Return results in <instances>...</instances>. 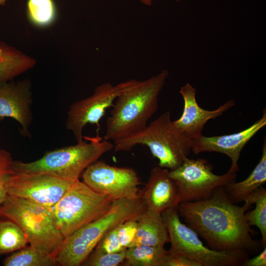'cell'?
I'll list each match as a JSON object with an SVG mask.
<instances>
[{
  "mask_svg": "<svg viewBox=\"0 0 266 266\" xmlns=\"http://www.w3.org/2000/svg\"><path fill=\"white\" fill-rule=\"evenodd\" d=\"M223 187L207 199L179 203L178 214L210 249L255 254L261 244L252 238L254 231L246 219L250 208L233 202Z\"/></svg>",
  "mask_w": 266,
  "mask_h": 266,
  "instance_id": "6da1fadb",
  "label": "cell"
},
{
  "mask_svg": "<svg viewBox=\"0 0 266 266\" xmlns=\"http://www.w3.org/2000/svg\"><path fill=\"white\" fill-rule=\"evenodd\" d=\"M169 74L166 70L134 84L115 100L106 120L103 138L113 142L143 129L157 111L159 97Z\"/></svg>",
  "mask_w": 266,
  "mask_h": 266,
  "instance_id": "7a4b0ae2",
  "label": "cell"
},
{
  "mask_svg": "<svg viewBox=\"0 0 266 266\" xmlns=\"http://www.w3.org/2000/svg\"><path fill=\"white\" fill-rule=\"evenodd\" d=\"M146 209L139 197L114 200L104 214L64 239L55 256L57 262L63 266L82 265L108 232L127 220H137Z\"/></svg>",
  "mask_w": 266,
  "mask_h": 266,
  "instance_id": "3957f363",
  "label": "cell"
},
{
  "mask_svg": "<svg viewBox=\"0 0 266 266\" xmlns=\"http://www.w3.org/2000/svg\"><path fill=\"white\" fill-rule=\"evenodd\" d=\"M84 138L86 141L48 151L33 162L13 161V171L47 174L72 182L78 180L89 166L114 147L113 143L101 138L99 133Z\"/></svg>",
  "mask_w": 266,
  "mask_h": 266,
  "instance_id": "277c9868",
  "label": "cell"
},
{
  "mask_svg": "<svg viewBox=\"0 0 266 266\" xmlns=\"http://www.w3.org/2000/svg\"><path fill=\"white\" fill-rule=\"evenodd\" d=\"M193 143L175 125L167 111L140 131L113 142V149L115 152L129 151L138 145L146 146L158 160L159 166L171 170L188 157Z\"/></svg>",
  "mask_w": 266,
  "mask_h": 266,
  "instance_id": "5b68a950",
  "label": "cell"
},
{
  "mask_svg": "<svg viewBox=\"0 0 266 266\" xmlns=\"http://www.w3.org/2000/svg\"><path fill=\"white\" fill-rule=\"evenodd\" d=\"M0 218L15 223L30 245L55 256L65 239L50 209L25 199L7 195L0 205Z\"/></svg>",
  "mask_w": 266,
  "mask_h": 266,
  "instance_id": "8992f818",
  "label": "cell"
},
{
  "mask_svg": "<svg viewBox=\"0 0 266 266\" xmlns=\"http://www.w3.org/2000/svg\"><path fill=\"white\" fill-rule=\"evenodd\" d=\"M113 200L107 195L94 191L79 179L50 210L65 238L104 214Z\"/></svg>",
  "mask_w": 266,
  "mask_h": 266,
  "instance_id": "52a82bcc",
  "label": "cell"
},
{
  "mask_svg": "<svg viewBox=\"0 0 266 266\" xmlns=\"http://www.w3.org/2000/svg\"><path fill=\"white\" fill-rule=\"evenodd\" d=\"M162 215L169 236L170 251L183 255L200 266H243L249 259V253L216 251L206 247L197 233L181 222L177 208Z\"/></svg>",
  "mask_w": 266,
  "mask_h": 266,
  "instance_id": "ba28073f",
  "label": "cell"
},
{
  "mask_svg": "<svg viewBox=\"0 0 266 266\" xmlns=\"http://www.w3.org/2000/svg\"><path fill=\"white\" fill-rule=\"evenodd\" d=\"M213 168L206 159L187 157L178 167L169 170L177 188L179 203L207 199L217 188L235 181L236 172L228 171L216 175Z\"/></svg>",
  "mask_w": 266,
  "mask_h": 266,
  "instance_id": "9c48e42d",
  "label": "cell"
},
{
  "mask_svg": "<svg viewBox=\"0 0 266 266\" xmlns=\"http://www.w3.org/2000/svg\"><path fill=\"white\" fill-rule=\"evenodd\" d=\"M136 80L131 79L112 85L105 82L98 86L90 96L72 103L67 113L66 128L77 142L83 140L84 127L88 124L99 127L106 111L112 107L117 98L132 86Z\"/></svg>",
  "mask_w": 266,
  "mask_h": 266,
  "instance_id": "30bf717a",
  "label": "cell"
},
{
  "mask_svg": "<svg viewBox=\"0 0 266 266\" xmlns=\"http://www.w3.org/2000/svg\"><path fill=\"white\" fill-rule=\"evenodd\" d=\"M82 178L93 190L113 200L139 197L138 186L141 182L133 168L111 166L97 160L85 169Z\"/></svg>",
  "mask_w": 266,
  "mask_h": 266,
  "instance_id": "8fae6325",
  "label": "cell"
},
{
  "mask_svg": "<svg viewBox=\"0 0 266 266\" xmlns=\"http://www.w3.org/2000/svg\"><path fill=\"white\" fill-rule=\"evenodd\" d=\"M73 182L47 174L12 171L8 176L6 188L9 195L50 209Z\"/></svg>",
  "mask_w": 266,
  "mask_h": 266,
  "instance_id": "7c38bea8",
  "label": "cell"
},
{
  "mask_svg": "<svg viewBox=\"0 0 266 266\" xmlns=\"http://www.w3.org/2000/svg\"><path fill=\"white\" fill-rule=\"evenodd\" d=\"M32 87L29 78L0 82V121L5 118L14 119L21 127V134L29 138L33 121Z\"/></svg>",
  "mask_w": 266,
  "mask_h": 266,
  "instance_id": "4fadbf2b",
  "label": "cell"
},
{
  "mask_svg": "<svg viewBox=\"0 0 266 266\" xmlns=\"http://www.w3.org/2000/svg\"><path fill=\"white\" fill-rule=\"evenodd\" d=\"M266 125V110L258 120L248 128L238 133L219 136L201 135L193 140L192 151L195 154L205 152H215L228 156L231 160L228 171L236 172L239 170L238 161L241 152L249 140Z\"/></svg>",
  "mask_w": 266,
  "mask_h": 266,
  "instance_id": "5bb4252c",
  "label": "cell"
},
{
  "mask_svg": "<svg viewBox=\"0 0 266 266\" xmlns=\"http://www.w3.org/2000/svg\"><path fill=\"white\" fill-rule=\"evenodd\" d=\"M179 92L183 99V110L181 116L173 121L182 132L192 140L202 135V131L208 120L221 116L235 104L234 100H231L215 110H206L198 104L196 98V89L190 84L182 86Z\"/></svg>",
  "mask_w": 266,
  "mask_h": 266,
  "instance_id": "9a60e30c",
  "label": "cell"
},
{
  "mask_svg": "<svg viewBox=\"0 0 266 266\" xmlns=\"http://www.w3.org/2000/svg\"><path fill=\"white\" fill-rule=\"evenodd\" d=\"M169 170L159 165L151 169L146 183L139 191L147 209L162 214L179 204L177 188Z\"/></svg>",
  "mask_w": 266,
  "mask_h": 266,
  "instance_id": "2e32d148",
  "label": "cell"
},
{
  "mask_svg": "<svg viewBox=\"0 0 266 266\" xmlns=\"http://www.w3.org/2000/svg\"><path fill=\"white\" fill-rule=\"evenodd\" d=\"M137 221V232L131 247L141 244L164 247L169 242L168 231L162 214L146 209Z\"/></svg>",
  "mask_w": 266,
  "mask_h": 266,
  "instance_id": "e0dca14e",
  "label": "cell"
},
{
  "mask_svg": "<svg viewBox=\"0 0 266 266\" xmlns=\"http://www.w3.org/2000/svg\"><path fill=\"white\" fill-rule=\"evenodd\" d=\"M36 63L33 57L0 40V82L13 80Z\"/></svg>",
  "mask_w": 266,
  "mask_h": 266,
  "instance_id": "ac0fdd59",
  "label": "cell"
},
{
  "mask_svg": "<svg viewBox=\"0 0 266 266\" xmlns=\"http://www.w3.org/2000/svg\"><path fill=\"white\" fill-rule=\"evenodd\" d=\"M266 182V140L265 137L261 158L250 175L244 180L230 183L223 189L233 203L244 201L252 192L262 186Z\"/></svg>",
  "mask_w": 266,
  "mask_h": 266,
  "instance_id": "d6986e66",
  "label": "cell"
},
{
  "mask_svg": "<svg viewBox=\"0 0 266 266\" xmlns=\"http://www.w3.org/2000/svg\"><path fill=\"white\" fill-rule=\"evenodd\" d=\"M168 250L164 247L137 245L125 251L126 266H165Z\"/></svg>",
  "mask_w": 266,
  "mask_h": 266,
  "instance_id": "ffe728a7",
  "label": "cell"
},
{
  "mask_svg": "<svg viewBox=\"0 0 266 266\" xmlns=\"http://www.w3.org/2000/svg\"><path fill=\"white\" fill-rule=\"evenodd\" d=\"M5 266H60L55 256L33 246H26L12 253L3 262Z\"/></svg>",
  "mask_w": 266,
  "mask_h": 266,
  "instance_id": "44dd1931",
  "label": "cell"
},
{
  "mask_svg": "<svg viewBox=\"0 0 266 266\" xmlns=\"http://www.w3.org/2000/svg\"><path fill=\"white\" fill-rule=\"evenodd\" d=\"M243 204L251 208V205L255 204V208L245 213L248 224L256 226L262 235V245L263 248L266 244V190L262 186L249 195L244 200Z\"/></svg>",
  "mask_w": 266,
  "mask_h": 266,
  "instance_id": "7402d4cb",
  "label": "cell"
},
{
  "mask_svg": "<svg viewBox=\"0 0 266 266\" xmlns=\"http://www.w3.org/2000/svg\"><path fill=\"white\" fill-rule=\"evenodd\" d=\"M3 219L0 220V255L13 253L29 243L24 232L15 223Z\"/></svg>",
  "mask_w": 266,
  "mask_h": 266,
  "instance_id": "603a6c76",
  "label": "cell"
},
{
  "mask_svg": "<svg viewBox=\"0 0 266 266\" xmlns=\"http://www.w3.org/2000/svg\"><path fill=\"white\" fill-rule=\"evenodd\" d=\"M27 11L31 22L40 27L51 24L56 14V7L53 0H28Z\"/></svg>",
  "mask_w": 266,
  "mask_h": 266,
  "instance_id": "cb8c5ba5",
  "label": "cell"
},
{
  "mask_svg": "<svg viewBox=\"0 0 266 266\" xmlns=\"http://www.w3.org/2000/svg\"><path fill=\"white\" fill-rule=\"evenodd\" d=\"M125 251L118 253H106L94 249L82 265L86 266H117L124 262Z\"/></svg>",
  "mask_w": 266,
  "mask_h": 266,
  "instance_id": "d4e9b609",
  "label": "cell"
},
{
  "mask_svg": "<svg viewBox=\"0 0 266 266\" xmlns=\"http://www.w3.org/2000/svg\"><path fill=\"white\" fill-rule=\"evenodd\" d=\"M13 160L10 152L0 148V205L8 195L6 188L8 175L12 172Z\"/></svg>",
  "mask_w": 266,
  "mask_h": 266,
  "instance_id": "484cf974",
  "label": "cell"
},
{
  "mask_svg": "<svg viewBox=\"0 0 266 266\" xmlns=\"http://www.w3.org/2000/svg\"><path fill=\"white\" fill-rule=\"evenodd\" d=\"M137 229V220H128L118 226L117 237L120 244L124 248L126 249L132 245Z\"/></svg>",
  "mask_w": 266,
  "mask_h": 266,
  "instance_id": "4316f807",
  "label": "cell"
},
{
  "mask_svg": "<svg viewBox=\"0 0 266 266\" xmlns=\"http://www.w3.org/2000/svg\"><path fill=\"white\" fill-rule=\"evenodd\" d=\"M118 226L108 232L100 239L95 250L106 253H118L127 249L124 248L119 241L117 237Z\"/></svg>",
  "mask_w": 266,
  "mask_h": 266,
  "instance_id": "83f0119b",
  "label": "cell"
},
{
  "mask_svg": "<svg viewBox=\"0 0 266 266\" xmlns=\"http://www.w3.org/2000/svg\"><path fill=\"white\" fill-rule=\"evenodd\" d=\"M165 266H200L196 262L181 254L168 250Z\"/></svg>",
  "mask_w": 266,
  "mask_h": 266,
  "instance_id": "f1b7e54d",
  "label": "cell"
},
{
  "mask_svg": "<svg viewBox=\"0 0 266 266\" xmlns=\"http://www.w3.org/2000/svg\"><path fill=\"white\" fill-rule=\"evenodd\" d=\"M245 266H266V248L257 256L252 259H248L244 264Z\"/></svg>",
  "mask_w": 266,
  "mask_h": 266,
  "instance_id": "f546056e",
  "label": "cell"
},
{
  "mask_svg": "<svg viewBox=\"0 0 266 266\" xmlns=\"http://www.w3.org/2000/svg\"><path fill=\"white\" fill-rule=\"evenodd\" d=\"M141 2H142L143 3L147 5H150L151 4V2L152 0H140Z\"/></svg>",
  "mask_w": 266,
  "mask_h": 266,
  "instance_id": "4dcf8cb0",
  "label": "cell"
},
{
  "mask_svg": "<svg viewBox=\"0 0 266 266\" xmlns=\"http://www.w3.org/2000/svg\"><path fill=\"white\" fill-rule=\"evenodd\" d=\"M7 0H0V6H3L5 5Z\"/></svg>",
  "mask_w": 266,
  "mask_h": 266,
  "instance_id": "1f68e13d",
  "label": "cell"
},
{
  "mask_svg": "<svg viewBox=\"0 0 266 266\" xmlns=\"http://www.w3.org/2000/svg\"><path fill=\"white\" fill-rule=\"evenodd\" d=\"M175 0L177 1H180L181 0Z\"/></svg>",
  "mask_w": 266,
  "mask_h": 266,
  "instance_id": "d6a6232c",
  "label": "cell"
}]
</instances>
